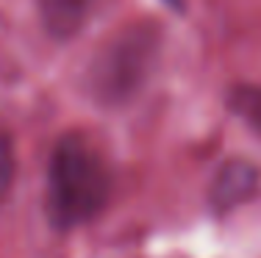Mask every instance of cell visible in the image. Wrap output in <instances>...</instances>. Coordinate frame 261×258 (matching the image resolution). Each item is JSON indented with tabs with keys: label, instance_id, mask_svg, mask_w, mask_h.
I'll return each instance as SVG.
<instances>
[{
	"label": "cell",
	"instance_id": "cell-1",
	"mask_svg": "<svg viewBox=\"0 0 261 258\" xmlns=\"http://www.w3.org/2000/svg\"><path fill=\"white\" fill-rule=\"evenodd\" d=\"M111 175L103 153L84 133H67L56 142L47 164V214L61 231L95 219L106 208Z\"/></svg>",
	"mask_w": 261,
	"mask_h": 258
},
{
	"label": "cell",
	"instance_id": "cell-2",
	"mask_svg": "<svg viewBox=\"0 0 261 258\" xmlns=\"http://www.w3.org/2000/svg\"><path fill=\"white\" fill-rule=\"evenodd\" d=\"M161 56V28L150 20L125 22L95 53L86 72L89 95L100 106L117 108L130 103L147 81Z\"/></svg>",
	"mask_w": 261,
	"mask_h": 258
},
{
	"label": "cell",
	"instance_id": "cell-3",
	"mask_svg": "<svg viewBox=\"0 0 261 258\" xmlns=\"http://www.w3.org/2000/svg\"><path fill=\"white\" fill-rule=\"evenodd\" d=\"M258 186H261V172L256 164L245 161V158L225 161L220 167V172L214 175V183H211V192H208L211 208L217 214L233 211L242 203L256 197Z\"/></svg>",
	"mask_w": 261,
	"mask_h": 258
},
{
	"label": "cell",
	"instance_id": "cell-4",
	"mask_svg": "<svg viewBox=\"0 0 261 258\" xmlns=\"http://www.w3.org/2000/svg\"><path fill=\"white\" fill-rule=\"evenodd\" d=\"M100 9V0H36V11L53 39H72Z\"/></svg>",
	"mask_w": 261,
	"mask_h": 258
},
{
	"label": "cell",
	"instance_id": "cell-5",
	"mask_svg": "<svg viewBox=\"0 0 261 258\" xmlns=\"http://www.w3.org/2000/svg\"><path fill=\"white\" fill-rule=\"evenodd\" d=\"M231 108L250 122L256 131H261V89L258 86H236L231 92Z\"/></svg>",
	"mask_w": 261,
	"mask_h": 258
},
{
	"label": "cell",
	"instance_id": "cell-6",
	"mask_svg": "<svg viewBox=\"0 0 261 258\" xmlns=\"http://www.w3.org/2000/svg\"><path fill=\"white\" fill-rule=\"evenodd\" d=\"M14 172H17V158H14V142L9 133L0 131V203L6 200L11 183H14Z\"/></svg>",
	"mask_w": 261,
	"mask_h": 258
},
{
	"label": "cell",
	"instance_id": "cell-7",
	"mask_svg": "<svg viewBox=\"0 0 261 258\" xmlns=\"http://www.w3.org/2000/svg\"><path fill=\"white\" fill-rule=\"evenodd\" d=\"M167 3H170V6H178V9H181V6H184V0H167Z\"/></svg>",
	"mask_w": 261,
	"mask_h": 258
}]
</instances>
